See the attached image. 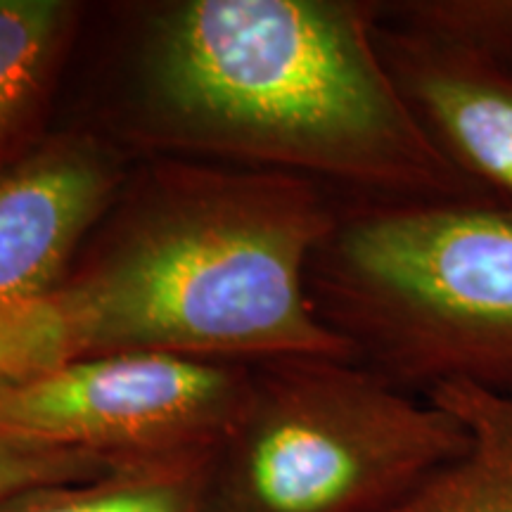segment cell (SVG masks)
<instances>
[{
    "instance_id": "6",
    "label": "cell",
    "mask_w": 512,
    "mask_h": 512,
    "mask_svg": "<svg viewBox=\"0 0 512 512\" xmlns=\"http://www.w3.org/2000/svg\"><path fill=\"white\" fill-rule=\"evenodd\" d=\"M124 185L117 150L88 133L50 138L0 171V306L53 299Z\"/></svg>"
},
{
    "instance_id": "5",
    "label": "cell",
    "mask_w": 512,
    "mask_h": 512,
    "mask_svg": "<svg viewBox=\"0 0 512 512\" xmlns=\"http://www.w3.org/2000/svg\"><path fill=\"white\" fill-rule=\"evenodd\" d=\"M249 387L240 363L157 351L83 356L0 384V437L114 460L216 446Z\"/></svg>"
},
{
    "instance_id": "3",
    "label": "cell",
    "mask_w": 512,
    "mask_h": 512,
    "mask_svg": "<svg viewBox=\"0 0 512 512\" xmlns=\"http://www.w3.org/2000/svg\"><path fill=\"white\" fill-rule=\"evenodd\" d=\"M320 318L358 363L430 396L512 399V209L498 202H339L313 256Z\"/></svg>"
},
{
    "instance_id": "12",
    "label": "cell",
    "mask_w": 512,
    "mask_h": 512,
    "mask_svg": "<svg viewBox=\"0 0 512 512\" xmlns=\"http://www.w3.org/2000/svg\"><path fill=\"white\" fill-rule=\"evenodd\" d=\"M74 358L72 330L55 297L34 306H0V384L29 380Z\"/></svg>"
},
{
    "instance_id": "13",
    "label": "cell",
    "mask_w": 512,
    "mask_h": 512,
    "mask_svg": "<svg viewBox=\"0 0 512 512\" xmlns=\"http://www.w3.org/2000/svg\"><path fill=\"white\" fill-rule=\"evenodd\" d=\"M124 460L0 437V501L22 491L105 475Z\"/></svg>"
},
{
    "instance_id": "10",
    "label": "cell",
    "mask_w": 512,
    "mask_h": 512,
    "mask_svg": "<svg viewBox=\"0 0 512 512\" xmlns=\"http://www.w3.org/2000/svg\"><path fill=\"white\" fill-rule=\"evenodd\" d=\"M72 19L74 8L60 0H0V162L46 98Z\"/></svg>"
},
{
    "instance_id": "1",
    "label": "cell",
    "mask_w": 512,
    "mask_h": 512,
    "mask_svg": "<svg viewBox=\"0 0 512 512\" xmlns=\"http://www.w3.org/2000/svg\"><path fill=\"white\" fill-rule=\"evenodd\" d=\"M133 128L159 150L302 176L351 200L496 202L396 86L375 3L164 5L138 50Z\"/></svg>"
},
{
    "instance_id": "8",
    "label": "cell",
    "mask_w": 512,
    "mask_h": 512,
    "mask_svg": "<svg viewBox=\"0 0 512 512\" xmlns=\"http://www.w3.org/2000/svg\"><path fill=\"white\" fill-rule=\"evenodd\" d=\"M427 399L463 422L467 446L382 512H512V399L465 384Z\"/></svg>"
},
{
    "instance_id": "9",
    "label": "cell",
    "mask_w": 512,
    "mask_h": 512,
    "mask_svg": "<svg viewBox=\"0 0 512 512\" xmlns=\"http://www.w3.org/2000/svg\"><path fill=\"white\" fill-rule=\"evenodd\" d=\"M216 448L124 460L100 477L5 498L0 512H207Z\"/></svg>"
},
{
    "instance_id": "11",
    "label": "cell",
    "mask_w": 512,
    "mask_h": 512,
    "mask_svg": "<svg viewBox=\"0 0 512 512\" xmlns=\"http://www.w3.org/2000/svg\"><path fill=\"white\" fill-rule=\"evenodd\" d=\"M377 17L512 76V0L375 3Z\"/></svg>"
},
{
    "instance_id": "4",
    "label": "cell",
    "mask_w": 512,
    "mask_h": 512,
    "mask_svg": "<svg viewBox=\"0 0 512 512\" xmlns=\"http://www.w3.org/2000/svg\"><path fill=\"white\" fill-rule=\"evenodd\" d=\"M465 446L448 408L361 363H264L216 448L207 512H382Z\"/></svg>"
},
{
    "instance_id": "2",
    "label": "cell",
    "mask_w": 512,
    "mask_h": 512,
    "mask_svg": "<svg viewBox=\"0 0 512 512\" xmlns=\"http://www.w3.org/2000/svg\"><path fill=\"white\" fill-rule=\"evenodd\" d=\"M337 216L339 200L309 178L159 159L124 185L91 256L53 294L76 358L358 363L309 287Z\"/></svg>"
},
{
    "instance_id": "7",
    "label": "cell",
    "mask_w": 512,
    "mask_h": 512,
    "mask_svg": "<svg viewBox=\"0 0 512 512\" xmlns=\"http://www.w3.org/2000/svg\"><path fill=\"white\" fill-rule=\"evenodd\" d=\"M375 36L434 143L491 200L512 209V76L394 27L377 10Z\"/></svg>"
}]
</instances>
